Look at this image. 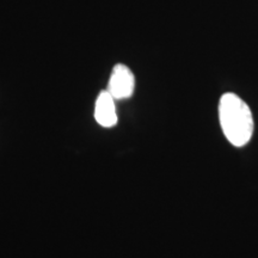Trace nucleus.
Instances as JSON below:
<instances>
[{
    "label": "nucleus",
    "mask_w": 258,
    "mask_h": 258,
    "mask_svg": "<svg viewBox=\"0 0 258 258\" xmlns=\"http://www.w3.org/2000/svg\"><path fill=\"white\" fill-rule=\"evenodd\" d=\"M95 118L97 123L104 128H111L117 123L115 98L106 90L99 93L95 105Z\"/></svg>",
    "instance_id": "3"
},
{
    "label": "nucleus",
    "mask_w": 258,
    "mask_h": 258,
    "mask_svg": "<svg viewBox=\"0 0 258 258\" xmlns=\"http://www.w3.org/2000/svg\"><path fill=\"white\" fill-rule=\"evenodd\" d=\"M219 120L225 138L235 147H243L253 133V118L249 105L235 93L227 92L219 102Z\"/></svg>",
    "instance_id": "1"
},
{
    "label": "nucleus",
    "mask_w": 258,
    "mask_h": 258,
    "mask_svg": "<svg viewBox=\"0 0 258 258\" xmlns=\"http://www.w3.org/2000/svg\"><path fill=\"white\" fill-rule=\"evenodd\" d=\"M135 89L134 74L125 64L117 63L112 70L108 83V91L115 99H127Z\"/></svg>",
    "instance_id": "2"
}]
</instances>
